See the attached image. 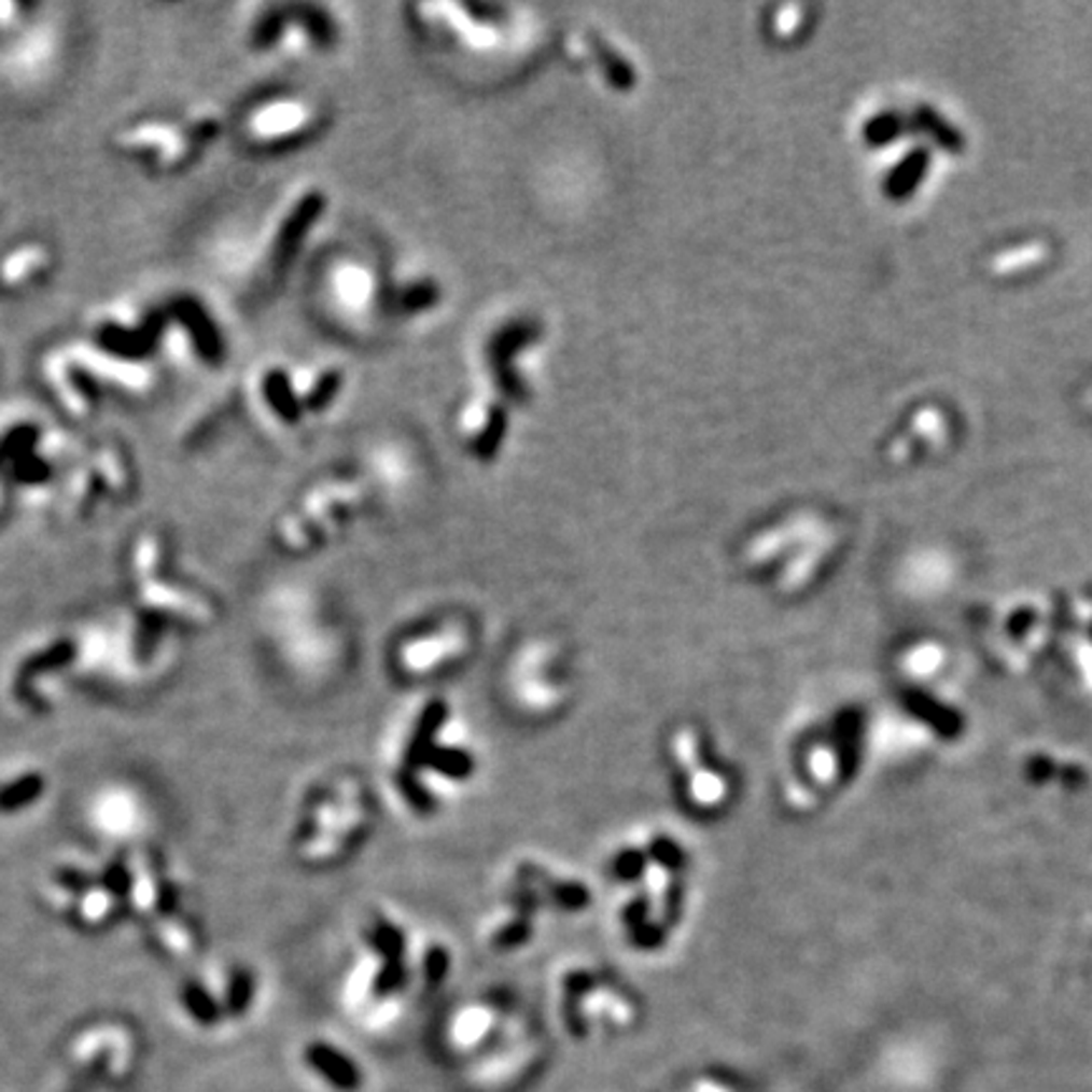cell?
<instances>
[{
  "mask_svg": "<svg viewBox=\"0 0 1092 1092\" xmlns=\"http://www.w3.org/2000/svg\"><path fill=\"white\" fill-rule=\"evenodd\" d=\"M58 31L51 24H28L16 36H11L9 71L16 79H39L56 67Z\"/></svg>",
  "mask_w": 1092,
  "mask_h": 1092,
  "instance_id": "cell-3",
  "label": "cell"
},
{
  "mask_svg": "<svg viewBox=\"0 0 1092 1092\" xmlns=\"http://www.w3.org/2000/svg\"><path fill=\"white\" fill-rule=\"evenodd\" d=\"M56 268V253L43 240H24L0 256V291L24 296L39 291Z\"/></svg>",
  "mask_w": 1092,
  "mask_h": 1092,
  "instance_id": "cell-2",
  "label": "cell"
},
{
  "mask_svg": "<svg viewBox=\"0 0 1092 1092\" xmlns=\"http://www.w3.org/2000/svg\"><path fill=\"white\" fill-rule=\"evenodd\" d=\"M114 148L155 172H180L198 155L200 140L187 122L137 120L116 132Z\"/></svg>",
  "mask_w": 1092,
  "mask_h": 1092,
  "instance_id": "cell-1",
  "label": "cell"
},
{
  "mask_svg": "<svg viewBox=\"0 0 1092 1092\" xmlns=\"http://www.w3.org/2000/svg\"><path fill=\"white\" fill-rule=\"evenodd\" d=\"M28 24V5L0 3V36H16Z\"/></svg>",
  "mask_w": 1092,
  "mask_h": 1092,
  "instance_id": "cell-6",
  "label": "cell"
},
{
  "mask_svg": "<svg viewBox=\"0 0 1092 1092\" xmlns=\"http://www.w3.org/2000/svg\"><path fill=\"white\" fill-rule=\"evenodd\" d=\"M941 662H943L941 645L923 643L910 647L906 653V658H902V671H906V675H910V678H928V675H934L938 668H941Z\"/></svg>",
  "mask_w": 1092,
  "mask_h": 1092,
  "instance_id": "cell-5",
  "label": "cell"
},
{
  "mask_svg": "<svg viewBox=\"0 0 1092 1092\" xmlns=\"http://www.w3.org/2000/svg\"><path fill=\"white\" fill-rule=\"evenodd\" d=\"M309 1060L311 1065H314L322 1075L330 1077L337 1088L354 1090L356 1084H360V1073H356V1067L349 1060L341 1058V1054L330 1050V1047H314V1050L309 1052Z\"/></svg>",
  "mask_w": 1092,
  "mask_h": 1092,
  "instance_id": "cell-4",
  "label": "cell"
},
{
  "mask_svg": "<svg viewBox=\"0 0 1092 1092\" xmlns=\"http://www.w3.org/2000/svg\"><path fill=\"white\" fill-rule=\"evenodd\" d=\"M701 1092H720V1090H713V1088H705V1084H703V1088H701Z\"/></svg>",
  "mask_w": 1092,
  "mask_h": 1092,
  "instance_id": "cell-7",
  "label": "cell"
}]
</instances>
